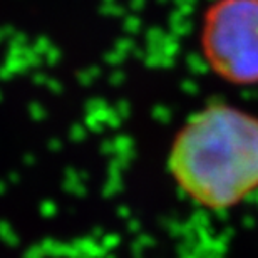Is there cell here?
<instances>
[{"mask_svg":"<svg viewBox=\"0 0 258 258\" xmlns=\"http://www.w3.org/2000/svg\"><path fill=\"white\" fill-rule=\"evenodd\" d=\"M173 174L193 200L211 208L238 203L258 189V119L211 106L176 138Z\"/></svg>","mask_w":258,"mask_h":258,"instance_id":"obj_1","label":"cell"},{"mask_svg":"<svg viewBox=\"0 0 258 258\" xmlns=\"http://www.w3.org/2000/svg\"><path fill=\"white\" fill-rule=\"evenodd\" d=\"M203 49L230 81H258V0H218L205 17Z\"/></svg>","mask_w":258,"mask_h":258,"instance_id":"obj_2","label":"cell"}]
</instances>
